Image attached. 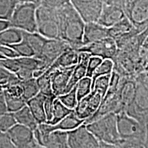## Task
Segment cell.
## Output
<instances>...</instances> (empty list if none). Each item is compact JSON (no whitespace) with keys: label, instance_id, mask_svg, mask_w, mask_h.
Segmentation results:
<instances>
[{"label":"cell","instance_id":"obj_37","mask_svg":"<svg viewBox=\"0 0 148 148\" xmlns=\"http://www.w3.org/2000/svg\"><path fill=\"white\" fill-rule=\"evenodd\" d=\"M103 59L99 56H90L88 62L87 64V73L86 76L92 77L94 72L97 69L99 64L101 63Z\"/></svg>","mask_w":148,"mask_h":148},{"label":"cell","instance_id":"obj_10","mask_svg":"<svg viewBox=\"0 0 148 148\" xmlns=\"http://www.w3.org/2000/svg\"><path fill=\"white\" fill-rule=\"evenodd\" d=\"M79 52L85 51L90 56H99L103 59L113 60L118 51L115 40L111 37H106L87 45H83L77 50Z\"/></svg>","mask_w":148,"mask_h":148},{"label":"cell","instance_id":"obj_4","mask_svg":"<svg viewBox=\"0 0 148 148\" xmlns=\"http://www.w3.org/2000/svg\"><path fill=\"white\" fill-rule=\"evenodd\" d=\"M38 5L34 3L20 2L9 21L10 27L25 32H37L36 9Z\"/></svg>","mask_w":148,"mask_h":148},{"label":"cell","instance_id":"obj_1","mask_svg":"<svg viewBox=\"0 0 148 148\" xmlns=\"http://www.w3.org/2000/svg\"><path fill=\"white\" fill-rule=\"evenodd\" d=\"M59 22V38L78 50L83 46L85 22L71 2L57 9Z\"/></svg>","mask_w":148,"mask_h":148},{"label":"cell","instance_id":"obj_26","mask_svg":"<svg viewBox=\"0 0 148 148\" xmlns=\"http://www.w3.org/2000/svg\"><path fill=\"white\" fill-rule=\"evenodd\" d=\"M23 39L22 30L13 27H9L0 32V44L10 46Z\"/></svg>","mask_w":148,"mask_h":148},{"label":"cell","instance_id":"obj_21","mask_svg":"<svg viewBox=\"0 0 148 148\" xmlns=\"http://www.w3.org/2000/svg\"><path fill=\"white\" fill-rule=\"evenodd\" d=\"M90 57V54L85 51H80L79 53V60L76 65L74 67L73 73L71 74V78L68 83L64 93L69 92L81 79L86 76L87 73V64Z\"/></svg>","mask_w":148,"mask_h":148},{"label":"cell","instance_id":"obj_40","mask_svg":"<svg viewBox=\"0 0 148 148\" xmlns=\"http://www.w3.org/2000/svg\"><path fill=\"white\" fill-rule=\"evenodd\" d=\"M0 54L4 58H16L18 57L16 51L8 45L0 44Z\"/></svg>","mask_w":148,"mask_h":148},{"label":"cell","instance_id":"obj_34","mask_svg":"<svg viewBox=\"0 0 148 148\" xmlns=\"http://www.w3.org/2000/svg\"><path fill=\"white\" fill-rule=\"evenodd\" d=\"M12 49L16 51L18 56L21 57H32L34 56V50L32 47L29 45L28 42L25 38H23L21 41L14 45H10Z\"/></svg>","mask_w":148,"mask_h":148},{"label":"cell","instance_id":"obj_49","mask_svg":"<svg viewBox=\"0 0 148 148\" xmlns=\"http://www.w3.org/2000/svg\"><path fill=\"white\" fill-rule=\"evenodd\" d=\"M144 31H145V32L146 33H147V34H148V26H147V27H146V29H145V30H144Z\"/></svg>","mask_w":148,"mask_h":148},{"label":"cell","instance_id":"obj_5","mask_svg":"<svg viewBox=\"0 0 148 148\" xmlns=\"http://www.w3.org/2000/svg\"><path fill=\"white\" fill-rule=\"evenodd\" d=\"M37 32L47 38H59L58 12L45 5L39 4L36 9Z\"/></svg>","mask_w":148,"mask_h":148},{"label":"cell","instance_id":"obj_27","mask_svg":"<svg viewBox=\"0 0 148 148\" xmlns=\"http://www.w3.org/2000/svg\"><path fill=\"white\" fill-rule=\"evenodd\" d=\"M73 110H71L64 106L63 103L61 102L60 99L56 97L53 102L52 118H51V121L47 123L50 125H54L65 117L66 116H67L69 113H71Z\"/></svg>","mask_w":148,"mask_h":148},{"label":"cell","instance_id":"obj_18","mask_svg":"<svg viewBox=\"0 0 148 148\" xmlns=\"http://www.w3.org/2000/svg\"><path fill=\"white\" fill-rule=\"evenodd\" d=\"M140 32H141L133 25L127 16L108 27V36L115 40V41L133 36Z\"/></svg>","mask_w":148,"mask_h":148},{"label":"cell","instance_id":"obj_15","mask_svg":"<svg viewBox=\"0 0 148 148\" xmlns=\"http://www.w3.org/2000/svg\"><path fill=\"white\" fill-rule=\"evenodd\" d=\"M136 85L137 82L134 77L121 76L118 94L122 111H125L132 103L136 93Z\"/></svg>","mask_w":148,"mask_h":148},{"label":"cell","instance_id":"obj_39","mask_svg":"<svg viewBox=\"0 0 148 148\" xmlns=\"http://www.w3.org/2000/svg\"><path fill=\"white\" fill-rule=\"evenodd\" d=\"M69 3L70 0H41L40 4L57 10Z\"/></svg>","mask_w":148,"mask_h":148},{"label":"cell","instance_id":"obj_8","mask_svg":"<svg viewBox=\"0 0 148 148\" xmlns=\"http://www.w3.org/2000/svg\"><path fill=\"white\" fill-rule=\"evenodd\" d=\"M14 148H41L36 141L34 131L16 123L7 132Z\"/></svg>","mask_w":148,"mask_h":148},{"label":"cell","instance_id":"obj_24","mask_svg":"<svg viewBox=\"0 0 148 148\" xmlns=\"http://www.w3.org/2000/svg\"><path fill=\"white\" fill-rule=\"evenodd\" d=\"M13 114L17 123L25 125L32 130L33 131H34L38 126V123H37L27 105H25L19 110L14 112Z\"/></svg>","mask_w":148,"mask_h":148},{"label":"cell","instance_id":"obj_3","mask_svg":"<svg viewBox=\"0 0 148 148\" xmlns=\"http://www.w3.org/2000/svg\"><path fill=\"white\" fill-rule=\"evenodd\" d=\"M86 125L99 142L111 144L116 148L120 147L122 140L118 132L116 113L107 114Z\"/></svg>","mask_w":148,"mask_h":148},{"label":"cell","instance_id":"obj_33","mask_svg":"<svg viewBox=\"0 0 148 148\" xmlns=\"http://www.w3.org/2000/svg\"><path fill=\"white\" fill-rule=\"evenodd\" d=\"M76 85L69 92H66L57 97L64 106L71 110H74V108L76 106L77 101H78L76 95Z\"/></svg>","mask_w":148,"mask_h":148},{"label":"cell","instance_id":"obj_28","mask_svg":"<svg viewBox=\"0 0 148 148\" xmlns=\"http://www.w3.org/2000/svg\"><path fill=\"white\" fill-rule=\"evenodd\" d=\"M20 85L22 88V97L26 101L32 99L39 92V88L37 84L36 78L35 77L21 81Z\"/></svg>","mask_w":148,"mask_h":148},{"label":"cell","instance_id":"obj_43","mask_svg":"<svg viewBox=\"0 0 148 148\" xmlns=\"http://www.w3.org/2000/svg\"><path fill=\"white\" fill-rule=\"evenodd\" d=\"M137 82H139L143 84L148 90V73L147 72H141L138 73L135 77Z\"/></svg>","mask_w":148,"mask_h":148},{"label":"cell","instance_id":"obj_38","mask_svg":"<svg viewBox=\"0 0 148 148\" xmlns=\"http://www.w3.org/2000/svg\"><path fill=\"white\" fill-rule=\"evenodd\" d=\"M56 97H57L56 95L46 97L45 103H44V108H45L46 117H47V123L50 121L51 118H52L53 102H54V99Z\"/></svg>","mask_w":148,"mask_h":148},{"label":"cell","instance_id":"obj_32","mask_svg":"<svg viewBox=\"0 0 148 148\" xmlns=\"http://www.w3.org/2000/svg\"><path fill=\"white\" fill-rule=\"evenodd\" d=\"M92 77L88 76H85L77 82L76 95L77 100H80L85 96L90 93L92 90Z\"/></svg>","mask_w":148,"mask_h":148},{"label":"cell","instance_id":"obj_31","mask_svg":"<svg viewBox=\"0 0 148 148\" xmlns=\"http://www.w3.org/2000/svg\"><path fill=\"white\" fill-rule=\"evenodd\" d=\"M37 84L39 88V92L46 97L55 95L53 94L52 86H51L50 73L45 71L41 75L36 78Z\"/></svg>","mask_w":148,"mask_h":148},{"label":"cell","instance_id":"obj_47","mask_svg":"<svg viewBox=\"0 0 148 148\" xmlns=\"http://www.w3.org/2000/svg\"><path fill=\"white\" fill-rule=\"evenodd\" d=\"M40 1L41 0H19V1L21 3H36L37 5H39L40 3Z\"/></svg>","mask_w":148,"mask_h":148},{"label":"cell","instance_id":"obj_25","mask_svg":"<svg viewBox=\"0 0 148 148\" xmlns=\"http://www.w3.org/2000/svg\"><path fill=\"white\" fill-rule=\"evenodd\" d=\"M22 33H23V38L28 42L29 45L32 47V49L34 50V57L37 58L39 56L44 44L47 38L42 36L38 32H28L22 31Z\"/></svg>","mask_w":148,"mask_h":148},{"label":"cell","instance_id":"obj_9","mask_svg":"<svg viewBox=\"0 0 148 148\" xmlns=\"http://www.w3.org/2000/svg\"><path fill=\"white\" fill-rule=\"evenodd\" d=\"M69 148H98L99 141L84 122L76 128L67 131Z\"/></svg>","mask_w":148,"mask_h":148},{"label":"cell","instance_id":"obj_14","mask_svg":"<svg viewBox=\"0 0 148 148\" xmlns=\"http://www.w3.org/2000/svg\"><path fill=\"white\" fill-rule=\"evenodd\" d=\"M70 47H71L67 42L60 38H47L41 53L37 58L41 60L45 63L47 69L61 53Z\"/></svg>","mask_w":148,"mask_h":148},{"label":"cell","instance_id":"obj_11","mask_svg":"<svg viewBox=\"0 0 148 148\" xmlns=\"http://www.w3.org/2000/svg\"><path fill=\"white\" fill-rule=\"evenodd\" d=\"M106 93L101 90L93 88L88 95L77 101L74 108L75 114L82 119H87L91 116L99 108Z\"/></svg>","mask_w":148,"mask_h":148},{"label":"cell","instance_id":"obj_22","mask_svg":"<svg viewBox=\"0 0 148 148\" xmlns=\"http://www.w3.org/2000/svg\"><path fill=\"white\" fill-rule=\"evenodd\" d=\"M79 53V52L76 49L70 47L61 53L45 71L50 73L56 69L75 65L78 62Z\"/></svg>","mask_w":148,"mask_h":148},{"label":"cell","instance_id":"obj_6","mask_svg":"<svg viewBox=\"0 0 148 148\" xmlns=\"http://www.w3.org/2000/svg\"><path fill=\"white\" fill-rule=\"evenodd\" d=\"M136 93L132 103L125 112L140 123H148V90L143 84L137 82Z\"/></svg>","mask_w":148,"mask_h":148},{"label":"cell","instance_id":"obj_2","mask_svg":"<svg viewBox=\"0 0 148 148\" xmlns=\"http://www.w3.org/2000/svg\"><path fill=\"white\" fill-rule=\"evenodd\" d=\"M117 129L122 140L120 147H144L145 125L129 116L125 111L116 114Z\"/></svg>","mask_w":148,"mask_h":148},{"label":"cell","instance_id":"obj_23","mask_svg":"<svg viewBox=\"0 0 148 148\" xmlns=\"http://www.w3.org/2000/svg\"><path fill=\"white\" fill-rule=\"evenodd\" d=\"M46 96L38 92L36 96L26 101V105L38 124L47 123V117L44 108Z\"/></svg>","mask_w":148,"mask_h":148},{"label":"cell","instance_id":"obj_19","mask_svg":"<svg viewBox=\"0 0 148 148\" xmlns=\"http://www.w3.org/2000/svg\"><path fill=\"white\" fill-rule=\"evenodd\" d=\"M126 15L123 8L115 5L103 4L97 22L106 27H110L121 21Z\"/></svg>","mask_w":148,"mask_h":148},{"label":"cell","instance_id":"obj_41","mask_svg":"<svg viewBox=\"0 0 148 148\" xmlns=\"http://www.w3.org/2000/svg\"><path fill=\"white\" fill-rule=\"evenodd\" d=\"M33 72L34 71L29 69H19L14 74L20 81H24L34 77H33Z\"/></svg>","mask_w":148,"mask_h":148},{"label":"cell","instance_id":"obj_46","mask_svg":"<svg viewBox=\"0 0 148 148\" xmlns=\"http://www.w3.org/2000/svg\"><path fill=\"white\" fill-rule=\"evenodd\" d=\"M146 133H145V144H144V147L148 148V123L145 124Z\"/></svg>","mask_w":148,"mask_h":148},{"label":"cell","instance_id":"obj_44","mask_svg":"<svg viewBox=\"0 0 148 148\" xmlns=\"http://www.w3.org/2000/svg\"><path fill=\"white\" fill-rule=\"evenodd\" d=\"M8 112L7 110L6 103H5V97L3 92L0 95V114H2Z\"/></svg>","mask_w":148,"mask_h":148},{"label":"cell","instance_id":"obj_20","mask_svg":"<svg viewBox=\"0 0 148 148\" xmlns=\"http://www.w3.org/2000/svg\"><path fill=\"white\" fill-rule=\"evenodd\" d=\"M108 36V27L103 26L98 22L86 23L83 33V45L103 39Z\"/></svg>","mask_w":148,"mask_h":148},{"label":"cell","instance_id":"obj_16","mask_svg":"<svg viewBox=\"0 0 148 148\" xmlns=\"http://www.w3.org/2000/svg\"><path fill=\"white\" fill-rule=\"evenodd\" d=\"M85 121L84 119L79 118L74 110L71 113L63 118L54 125L48 124L47 123L38 124V128L43 132H49L53 130L70 131L78 127Z\"/></svg>","mask_w":148,"mask_h":148},{"label":"cell","instance_id":"obj_12","mask_svg":"<svg viewBox=\"0 0 148 148\" xmlns=\"http://www.w3.org/2000/svg\"><path fill=\"white\" fill-rule=\"evenodd\" d=\"M85 23L97 22L102 10L103 0H70Z\"/></svg>","mask_w":148,"mask_h":148},{"label":"cell","instance_id":"obj_42","mask_svg":"<svg viewBox=\"0 0 148 148\" xmlns=\"http://www.w3.org/2000/svg\"><path fill=\"white\" fill-rule=\"evenodd\" d=\"M4 90L12 95L18 96V97L22 96V88L21 85H20V83L19 84L11 85V86L5 88Z\"/></svg>","mask_w":148,"mask_h":148},{"label":"cell","instance_id":"obj_48","mask_svg":"<svg viewBox=\"0 0 148 148\" xmlns=\"http://www.w3.org/2000/svg\"><path fill=\"white\" fill-rule=\"evenodd\" d=\"M3 90H4V89H3V86H1V84H0V95H1V94H2V93H3Z\"/></svg>","mask_w":148,"mask_h":148},{"label":"cell","instance_id":"obj_36","mask_svg":"<svg viewBox=\"0 0 148 148\" xmlns=\"http://www.w3.org/2000/svg\"><path fill=\"white\" fill-rule=\"evenodd\" d=\"M16 123L14 114L12 112L0 114V132H7Z\"/></svg>","mask_w":148,"mask_h":148},{"label":"cell","instance_id":"obj_7","mask_svg":"<svg viewBox=\"0 0 148 148\" xmlns=\"http://www.w3.org/2000/svg\"><path fill=\"white\" fill-rule=\"evenodd\" d=\"M123 10L138 30H145L148 26V0H127Z\"/></svg>","mask_w":148,"mask_h":148},{"label":"cell","instance_id":"obj_35","mask_svg":"<svg viewBox=\"0 0 148 148\" xmlns=\"http://www.w3.org/2000/svg\"><path fill=\"white\" fill-rule=\"evenodd\" d=\"M114 69V62L111 59H103L101 63L94 72L92 76V82L97 77L101 76V75H108L111 74Z\"/></svg>","mask_w":148,"mask_h":148},{"label":"cell","instance_id":"obj_17","mask_svg":"<svg viewBox=\"0 0 148 148\" xmlns=\"http://www.w3.org/2000/svg\"><path fill=\"white\" fill-rule=\"evenodd\" d=\"M75 65L56 69L50 73L51 86L56 97L64 94Z\"/></svg>","mask_w":148,"mask_h":148},{"label":"cell","instance_id":"obj_45","mask_svg":"<svg viewBox=\"0 0 148 148\" xmlns=\"http://www.w3.org/2000/svg\"><path fill=\"white\" fill-rule=\"evenodd\" d=\"M10 27V22L6 20L0 19V32Z\"/></svg>","mask_w":148,"mask_h":148},{"label":"cell","instance_id":"obj_30","mask_svg":"<svg viewBox=\"0 0 148 148\" xmlns=\"http://www.w3.org/2000/svg\"><path fill=\"white\" fill-rule=\"evenodd\" d=\"M19 0H0V19L10 21Z\"/></svg>","mask_w":148,"mask_h":148},{"label":"cell","instance_id":"obj_29","mask_svg":"<svg viewBox=\"0 0 148 148\" xmlns=\"http://www.w3.org/2000/svg\"><path fill=\"white\" fill-rule=\"evenodd\" d=\"M3 94L6 103L7 110L9 112L14 113L26 105V101L22 97V96L18 97V96L12 95L5 90H3Z\"/></svg>","mask_w":148,"mask_h":148},{"label":"cell","instance_id":"obj_13","mask_svg":"<svg viewBox=\"0 0 148 148\" xmlns=\"http://www.w3.org/2000/svg\"><path fill=\"white\" fill-rule=\"evenodd\" d=\"M34 133L35 138L41 148H69L67 131L53 130L43 132L37 127Z\"/></svg>","mask_w":148,"mask_h":148}]
</instances>
